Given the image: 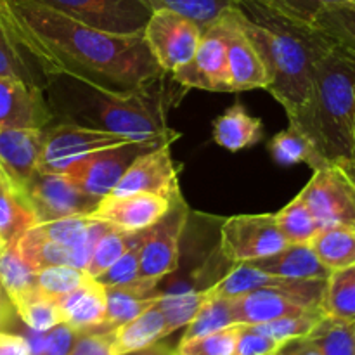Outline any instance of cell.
<instances>
[{
	"mask_svg": "<svg viewBox=\"0 0 355 355\" xmlns=\"http://www.w3.org/2000/svg\"><path fill=\"white\" fill-rule=\"evenodd\" d=\"M0 17L44 76L68 73L127 92L165 75L146 45L144 31L116 35L97 30L35 0H0Z\"/></svg>",
	"mask_w": 355,
	"mask_h": 355,
	"instance_id": "6da1fadb",
	"label": "cell"
},
{
	"mask_svg": "<svg viewBox=\"0 0 355 355\" xmlns=\"http://www.w3.org/2000/svg\"><path fill=\"white\" fill-rule=\"evenodd\" d=\"M165 73L149 85L127 92L104 89L68 73L45 76L44 97L54 121L111 132L135 142H175L179 132L166 125L177 92Z\"/></svg>",
	"mask_w": 355,
	"mask_h": 355,
	"instance_id": "7a4b0ae2",
	"label": "cell"
},
{
	"mask_svg": "<svg viewBox=\"0 0 355 355\" xmlns=\"http://www.w3.org/2000/svg\"><path fill=\"white\" fill-rule=\"evenodd\" d=\"M236 16L246 37L259 51L269 90L293 120L309 103L319 55L331 40L312 24L284 16L262 0H236Z\"/></svg>",
	"mask_w": 355,
	"mask_h": 355,
	"instance_id": "3957f363",
	"label": "cell"
},
{
	"mask_svg": "<svg viewBox=\"0 0 355 355\" xmlns=\"http://www.w3.org/2000/svg\"><path fill=\"white\" fill-rule=\"evenodd\" d=\"M290 127L328 163L355 158V58L331 42L319 55L309 103Z\"/></svg>",
	"mask_w": 355,
	"mask_h": 355,
	"instance_id": "277c9868",
	"label": "cell"
},
{
	"mask_svg": "<svg viewBox=\"0 0 355 355\" xmlns=\"http://www.w3.org/2000/svg\"><path fill=\"white\" fill-rule=\"evenodd\" d=\"M300 196L318 220L319 229H355V182L338 163H326L315 168Z\"/></svg>",
	"mask_w": 355,
	"mask_h": 355,
	"instance_id": "5b68a950",
	"label": "cell"
},
{
	"mask_svg": "<svg viewBox=\"0 0 355 355\" xmlns=\"http://www.w3.org/2000/svg\"><path fill=\"white\" fill-rule=\"evenodd\" d=\"M127 142L132 141L111 132L94 130L68 121H55L44 128V146L38 172L62 173L69 165L90 153L116 148Z\"/></svg>",
	"mask_w": 355,
	"mask_h": 355,
	"instance_id": "8992f818",
	"label": "cell"
},
{
	"mask_svg": "<svg viewBox=\"0 0 355 355\" xmlns=\"http://www.w3.org/2000/svg\"><path fill=\"white\" fill-rule=\"evenodd\" d=\"M203 30L194 21L170 9L153 10L144 26V40L165 73H175L196 54Z\"/></svg>",
	"mask_w": 355,
	"mask_h": 355,
	"instance_id": "52a82bcc",
	"label": "cell"
},
{
	"mask_svg": "<svg viewBox=\"0 0 355 355\" xmlns=\"http://www.w3.org/2000/svg\"><path fill=\"white\" fill-rule=\"evenodd\" d=\"M83 24L116 35L142 33L153 14L148 0H35Z\"/></svg>",
	"mask_w": 355,
	"mask_h": 355,
	"instance_id": "ba28073f",
	"label": "cell"
},
{
	"mask_svg": "<svg viewBox=\"0 0 355 355\" xmlns=\"http://www.w3.org/2000/svg\"><path fill=\"white\" fill-rule=\"evenodd\" d=\"M274 215H236L220 227V253L232 266L274 255L286 246Z\"/></svg>",
	"mask_w": 355,
	"mask_h": 355,
	"instance_id": "9c48e42d",
	"label": "cell"
},
{
	"mask_svg": "<svg viewBox=\"0 0 355 355\" xmlns=\"http://www.w3.org/2000/svg\"><path fill=\"white\" fill-rule=\"evenodd\" d=\"M38 224L69 217H87L103 198L92 196L73 186L62 173L38 172L23 187Z\"/></svg>",
	"mask_w": 355,
	"mask_h": 355,
	"instance_id": "30bf717a",
	"label": "cell"
},
{
	"mask_svg": "<svg viewBox=\"0 0 355 355\" xmlns=\"http://www.w3.org/2000/svg\"><path fill=\"white\" fill-rule=\"evenodd\" d=\"M159 144H163V142L132 141L123 146H116V148L90 153L73 165H69L62 172V175L83 193L104 198L114 189L118 180L121 179V175L127 172L128 166L139 155ZM165 144H168V142H165Z\"/></svg>",
	"mask_w": 355,
	"mask_h": 355,
	"instance_id": "8fae6325",
	"label": "cell"
},
{
	"mask_svg": "<svg viewBox=\"0 0 355 355\" xmlns=\"http://www.w3.org/2000/svg\"><path fill=\"white\" fill-rule=\"evenodd\" d=\"M189 207L182 196L170 203L168 211L149 229L141 250L139 277L162 281L179 266L180 239L186 231Z\"/></svg>",
	"mask_w": 355,
	"mask_h": 355,
	"instance_id": "7c38bea8",
	"label": "cell"
},
{
	"mask_svg": "<svg viewBox=\"0 0 355 355\" xmlns=\"http://www.w3.org/2000/svg\"><path fill=\"white\" fill-rule=\"evenodd\" d=\"M172 76L186 89L234 92L227 68V40L222 16L205 28L194 58L172 73Z\"/></svg>",
	"mask_w": 355,
	"mask_h": 355,
	"instance_id": "4fadbf2b",
	"label": "cell"
},
{
	"mask_svg": "<svg viewBox=\"0 0 355 355\" xmlns=\"http://www.w3.org/2000/svg\"><path fill=\"white\" fill-rule=\"evenodd\" d=\"M255 290L283 291V293L293 295L311 307L322 311L326 279H286V277L272 276V274L255 269L250 263H238L214 286L207 288V293L210 297L234 298Z\"/></svg>",
	"mask_w": 355,
	"mask_h": 355,
	"instance_id": "5bb4252c",
	"label": "cell"
},
{
	"mask_svg": "<svg viewBox=\"0 0 355 355\" xmlns=\"http://www.w3.org/2000/svg\"><path fill=\"white\" fill-rule=\"evenodd\" d=\"M170 146L172 144H159L139 155L107 196L149 193L168 201L182 196Z\"/></svg>",
	"mask_w": 355,
	"mask_h": 355,
	"instance_id": "9a60e30c",
	"label": "cell"
},
{
	"mask_svg": "<svg viewBox=\"0 0 355 355\" xmlns=\"http://www.w3.org/2000/svg\"><path fill=\"white\" fill-rule=\"evenodd\" d=\"M227 40V68L231 76L232 90L243 92L252 89H267L269 87V73L260 58L259 51L246 37L241 28L234 7L222 14Z\"/></svg>",
	"mask_w": 355,
	"mask_h": 355,
	"instance_id": "2e32d148",
	"label": "cell"
},
{
	"mask_svg": "<svg viewBox=\"0 0 355 355\" xmlns=\"http://www.w3.org/2000/svg\"><path fill=\"white\" fill-rule=\"evenodd\" d=\"M170 203L172 201L166 198L149 193L104 196L89 217L106 222L121 231L137 232L153 227L168 211Z\"/></svg>",
	"mask_w": 355,
	"mask_h": 355,
	"instance_id": "e0dca14e",
	"label": "cell"
},
{
	"mask_svg": "<svg viewBox=\"0 0 355 355\" xmlns=\"http://www.w3.org/2000/svg\"><path fill=\"white\" fill-rule=\"evenodd\" d=\"M44 146V128L0 127V170L23 191L37 173Z\"/></svg>",
	"mask_w": 355,
	"mask_h": 355,
	"instance_id": "ac0fdd59",
	"label": "cell"
},
{
	"mask_svg": "<svg viewBox=\"0 0 355 355\" xmlns=\"http://www.w3.org/2000/svg\"><path fill=\"white\" fill-rule=\"evenodd\" d=\"M54 121L40 89L0 75V127L45 128Z\"/></svg>",
	"mask_w": 355,
	"mask_h": 355,
	"instance_id": "d6986e66",
	"label": "cell"
},
{
	"mask_svg": "<svg viewBox=\"0 0 355 355\" xmlns=\"http://www.w3.org/2000/svg\"><path fill=\"white\" fill-rule=\"evenodd\" d=\"M234 324L253 326L276 321L286 315H300L307 312H322L304 304L293 295L277 290H255L239 297L229 298Z\"/></svg>",
	"mask_w": 355,
	"mask_h": 355,
	"instance_id": "ffe728a7",
	"label": "cell"
},
{
	"mask_svg": "<svg viewBox=\"0 0 355 355\" xmlns=\"http://www.w3.org/2000/svg\"><path fill=\"white\" fill-rule=\"evenodd\" d=\"M106 286L89 277L82 286L55 298L62 314V322L76 335L97 331L106 319Z\"/></svg>",
	"mask_w": 355,
	"mask_h": 355,
	"instance_id": "44dd1931",
	"label": "cell"
},
{
	"mask_svg": "<svg viewBox=\"0 0 355 355\" xmlns=\"http://www.w3.org/2000/svg\"><path fill=\"white\" fill-rule=\"evenodd\" d=\"M255 269L286 279H328L331 270L326 269L315 257L309 243L286 245L274 255L248 262Z\"/></svg>",
	"mask_w": 355,
	"mask_h": 355,
	"instance_id": "7402d4cb",
	"label": "cell"
},
{
	"mask_svg": "<svg viewBox=\"0 0 355 355\" xmlns=\"http://www.w3.org/2000/svg\"><path fill=\"white\" fill-rule=\"evenodd\" d=\"M111 336H113L111 340L113 355H130L162 342L168 335H166V322L162 311L158 305H153L135 319L113 329Z\"/></svg>",
	"mask_w": 355,
	"mask_h": 355,
	"instance_id": "603a6c76",
	"label": "cell"
},
{
	"mask_svg": "<svg viewBox=\"0 0 355 355\" xmlns=\"http://www.w3.org/2000/svg\"><path fill=\"white\" fill-rule=\"evenodd\" d=\"M263 139V123L252 116L241 103H234L214 121V141L231 153L252 148Z\"/></svg>",
	"mask_w": 355,
	"mask_h": 355,
	"instance_id": "cb8c5ba5",
	"label": "cell"
},
{
	"mask_svg": "<svg viewBox=\"0 0 355 355\" xmlns=\"http://www.w3.org/2000/svg\"><path fill=\"white\" fill-rule=\"evenodd\" d=\"M38 222L23 191L9 182L0 170V238L3 245H14Z\"/></svg>",
	"mask_w": 355,
	"mask_h": 355,
	"instance_id": "d4e9b609",
	"label": "cell"
},
{
	"mask_svg": "<svg viewBox=\"0 0 355 355\" xmlns=\"http://www.w3.org/2000/svg\"><path fill=\"white\" fill-rule=\"evenodd\" d=\"M0 75L19 80L44 92L45 76L37 62L24 52L0 17Z\"/></svg>",
	"mask_w": 355,
	"mask_h": 355,
	"instance_id": "484cf974",
	"label": "cell"
},
{
	"mask_svg": "<svg viewBox=\"0 0 355 355\" xmlns=\"http://www.w3.org/2000/svg\"><path fill=\"white\" fill-rule=\"evenodd\" d=\"M311 248L322 266L329 270L343 269L355 263V229L326 227L311 239Z\"/></svg>",
	"mask_w": 355,
	"mask_h": 355,
	"instance_id": "4316f807",
	"label": "cell"
},
{
	"mask_svg": "<svg viewBox=\"0 0 355 355\" xmlns=\"http://www.w3.org/2000/svg\"><path fill=\"white\" fill-rule=\"evenodd\" d=\"M267 149H269L274 162L283 166H293L305 163L312 170H315L328 163L315 151L312 142L302 132H298L293 127H288L286 130L274 135L269 141Z\"/></svg>",
	"mask_w": 355,
	"mask_h": 355,
	"instance_id": "83f0119b",
	"label": "cell"
},
{
	"mask_svg": "<svg viewBox=\"0 0 355 355\" xmlns=\"http://www.w3.org/2000/svg\"><path fill=\"white\" fill-rule=\"evenodd\" d=\"M312 26L355 58V2L333 3L319 10Z\"/></svg>",
	"mask_w": 355,
	"mask_h": 355,
	"instance_id": "f1b7e54d",
	"label": "cell"
},
{
	"mask_svg": "<svg viewBox=\"0 0 355 355\" xmlns=\"http://www.w3.org/2000/svg\"><path fill=\"white\" fill-rule=\"evenodd\" d=\"M0 284L12 304L37 290V270L31 269L30 263L23 259L17 243L6 246L0 252Z\"/></svg>",
	"mask_w": 355,
	"mask_h": 355,
	"instance_id": "f546056e",
	"label": "cell"
},
{
	"mask_svg": "<svg viewBox=\"0 0 355 355\" xmlns=\"http://www.w3.org/2000/svg\"><path fill=\"white\" fill-rule=\"evenodd\" d=\"M322 312L331 318L355 321V263L329 272L322 298Z\"/></svg>",
	"mask_w": 355,
	"mask_h": 355,
	"instance_id": "4dcf8cb0",
	"label": "cell"
},
{
	"mask_svg": "<svg viewBox=\"0 0 355 355\" xmlns=\"http://www.w3.org/2000/svg\"><path fill=\"white\" fill-rule=\"evenodd\" d=\"M307 340L322 355H355V321L324 314Z\"/></svg>",
	"mask_w": 355,
	"mask_h": 355,
	"instance_id": "1f68e13d",
	"label": "cell"
},
{
	"mask_svg": "<svg viewBox=\"0 0 355 355\" xmlns=\"http://www.w3.org/2000/svg\"><path fill=\"white\" fill-rule=\"evenodd\" d=\"M162 293L155 297H139L121 286L106 288V319L97 331H113L118 326L132 321L142 312L151 309L159 300Z\"/></svg>",
	"mask_w": 355,
	"mask_h": 355,
	"instance_id": "d6a6232c",
	"label": "cell"
},
{
	"mask_svg": "<svg viewBox=\"0 0 355 355\" xmlns=\"http://www.w3.org/2000/svg\"><path fill=\"white\" fill-rule=\"evenodd\" d=\"M16 314L21 321L37 333H47L55 326L62 324V314L55 298L47 297L40 290H33L14 302Z\"/></svg>",
	"mask_w": 355,
	"mask_h": 355,
	"instance_id": "836d02e7",
	"label": "cell"
},
{
	"mask_svg": "<svg viewBox=\"0 0 355 355\" xmlns=\"http://www.w3.org/2000/svg\"><path fill=\"white\" fill-rule=\"evenodd\" d=\"M146 232L137 231V232H127L121 231V229H116L111 225L106 232L99 238V241L94 246V252L90 255L89 263L85 267V272L89 274L90 277L97 279L103 272H106L139 238Z\"/></svg>",
	"mask_w": 355,
	"mask_h": 355,
	"instance_id": "e575fe53",
	"label": "cell"
},
{
	"mask_svg": "<svg viewBox=\"0 0 355 355\" xmlns=\"http://www.w3.org/2000/svg\"><path fill=\"white\" fill-rule=\"evenodd\" d=\"M17 248L33 270L51 266H71V252L68 246L51 241L42 236L37 227H31L21 236Z\"/></svg>",
	"mask_w": 355,
	"mask_h": 355,
	"instance_id": "d590c367",
	"label": "cell"
},
{
	"mask_svg": "<svg viewBox=\"0 0 355 355\" xmlns=\"http://www.w3.org/2000/svg\"><path fill=\"white\" fill-rule=\"evenodd\" d=\"M274 218H276L277 227H279L281 234L284 236L288 245L311 243V239L321 231L318 220L309 210L307 203L302 200L300 194L295 200H291L283 210L277 211Z\"/></svg>",
	"mask_w": 355,
	"mask_h": 355,
	"instance_id": "8d00e7d4",
	"label": "cell"
},
{
	"mask_svg": "<svg viewBox=\"0 0 355 355\" xmlns=\"http://www.w3.org/2000/svg\"><path fill=\"white\" fill-rule=\"evenodd\" d=\"M229 326H234V319H232L231 312V300L224 297H210L208 295L207 302L201 305V309L194 315L193 321L186 326V333H184L180 343L203 338V336L220 331V329L229 328Z\"/></svg>",
	"mask_w": 355,
	"mask_h": 355,
	"instance_id": "74e56055",
	"label": "cell"
},
{
	"mask_svg": "<svg viewBox=\"0 0 355 355\" xmlns=\"http://www.w3.org/2000/svg\"><path fill=\"white\" fill-rule=\"evenodd\" d=\"M207 290H186L179 293H162L158 309L162 311L166 322V335H172L179 328L189 324L194 315L207 302Z\"/></svg>",
	"mask_w": 355,
	"mask_h": 355,
	"instance_id": "f35d334b",
	"label": "cell"
},
{
	"mask_svg": "<svg viewBox=\"0 0 355 355\" xmlns=\"http://www.w3.org/2000/svg\"><path fill=\"white\" fill-rule=\"evenodd\" d=\"M153 10L170 9L189 17L201 30L210 26L227 9L234 6L236 0H148Z\"/></svg>",
	"mask_w": 355,
	"mask_h": 355,
	"instance_id": "ab89813d",
	"label": "cell"
},
{
	"mask_svg": "<svg viewBox=\"0 0 355 355\" xmlns=\"http://www.w3.org/2000/svg\"><path fill=\"white\" fill-rule=\"evenodd\" d=\"M322 315H324V312H307V314L300 315H286V318L263 322V324H253L250 328L269 336V338L276 340V342L283 343V345H288V343L295 342V340L307 338L312 329L315 328V324L321 321Z\"/></svg>",
	"mask_w": 355,
	"mask_h": 355,
	"instance_id": "60d3db41",
	"label": "cell"
},
{
	"mask_svg": "<svg viewBox=\"0 0 355 355\" xmlns=\"http://www.w3.org/2000/svg\"><path fill=\"white\" fill-rule=\"evenodd\" d=\"M89 274L73 266H51L37 270V288L47 297L59 298L82 286Z\"/></svg>",
	"mask_w": 355,
	"mask_h": 355,
	"instance_id": "b9f144b4",
	"label": "cell"
},
{
	"mask_svg": "<svg viewBox=\"0 0 355 355\" xmlns=\"http://www.w3.org/2000/svg\"><path fill=\"white\" fill-rule=\"evenodd\" d=\"M239 328L241 324L229 326V328L211 333L203 338L179 343L177 355H234Z\"/></svg>",
	"mask_w": 355,
	"mask_h": 355,
	"instance_id": "7bdbcfd3",
	"label": "cell"
},
{
	"mask_svg": "<svg viewBox=\"0 0 355 355\" xmlns=\"http://www.w3.org/2000/svg\"><path fill=\"white\" fill-rule=\"evenodd\" d=\"M151 229V227H149ZM149 229H146L144 234L106 270V272L101 274L97 277L103 286L110 288V286H121V284L132 283L139 277V263H141V250L142 245H144L146 238L149 234Z\"/></svg>",
	"mask_w": 355,
	"mask_h": 355,
	"instance_id": "ee69618b",
	"label": "cell"
},
{
	"mask_svg": "<svg viewBox=\"0 0 355 355\" xmlns=\"http://www.w3.org/2000/svg\"><path fill=\"white\" fill-rule=\"evenodd\" d=\"M92 224V217H69L61 218V220L44 222V224H37L35 227L38 229L42 236H45L51 241L59 243V245L68 246L71 252L73 246L85 236L87 229Z\"/></svg>",
	"mask_w": 355,
	"mask_h": 355,
	"instance_id": "f6af8a7d",
	"label": "cell"
},
{
	"mask_svg": "<svg viewBox=\"0 0 355 355\" xmlns=\"http://www.w3.org/2000/svg\"><path fill=\"white\" fill-rule=\"evenodd\" d=\"M262 2L274 7L284 16H290L293 19L302 21V23L312 24L319 10H322L324 7L333 6V3L355 2V0H262Z\"/></svg>",
	"mask_w": 355,
	"mask_h": 355,
	"instance_id": "bcb514c9",
	"label": "cell"
},
{
	"mask_svg": "<svg viewBox=\"0 0 355 355\" xmlns=\"http://www.w3.org/2000/svg\"><path fill=\"white\" fill-rule=\"evenodd\" d=\"M286 345L255 331L250 326L239 328L234 355H277Z\"/></svg>",
	"mask_w": 355,
	"mask_h": 355,
	"instance_id": "7dc6e473",
	"label": "cell"
},
{
	"mask_svg": "<svg viewBox=\"0 0 355 355\" xmlns=\"http://www.w3.org/2000/svg\"><path fill=\"white\" fill-rule=\"evenodd\" d=\"M111 331H89L76 336L71 352L75 355H113Z\"/></svg>",
	"mask_w": 355,
	"mask_h": 355,
	"instance_id": "c3c4849f",
	"label": "cell"
},
{
	"mask_svg": "<svg viewBox=\"0 0 355 355\" xmlns=\"http://www.w3.org/2000/svg\"><path fill=\"white\" fill-rule=\"evenodd\" d=\"M76 336L78 335L64 322L55 326L51 331L44 333V345H42L40 355H68L71 352Z\"/></svg>",
	"mask_w": 355,
	"mask_h": 355,
	"instance_id": "681fc988",
	"label": "cell"
},
{
	"mask_svg": "<svg viewBox=\"0 0 355 355\" xmlns=\"http://www.w3.org/2000/svg\"><path fill=\"white\" fill-rule=\"evenodd\" d=\"M0 355H31L28 340L24 336L0 331Z\"/></svg>",
	"mask_w": 355,
	"mask_h": 355,
	"instance_id": "f907efd6",
	"label": "cell"
},
{
	"mask_svg": "<svg viewBox=\"0 0 355 355\" xmlns=\"http://www.w3.org/2000/svg\"><path fill=\"white\" fill-rule=\"evenodd\" d=\"M277 355H322V352L307 338H302L288 343Z\"/></svg>",
	"mask_w": 355,
	"mask_h": 355,
	"instance_id": "816d5d0a",
	"label": "cell"
},
{
	"mask_svg": "<svg viewBox=\"0 0 355 355\" xmlns=\"http://www.w3.org/2000/svg\"><path fill=\"white\" fill-rule=\"evenodd\" d=\"M14 315H17L16 309H14V305H12V302H10L9 295L6 293L3 286L0 284V326H2V328L9 326Z\"/></svg>",
	"mask_w": 355,
	"mask_h": 355,
	"instance_id": "f5cc1de1",
	"label": "cell"
},
{
	"mask_svg": "<svg viewBox=\"0 0 355 355\" xmlns=\"http://www.w3.org/2000/svg\"><path fill=\"white\" fill-rule=\"evenodd\" d=\"M135 355H177V349L172 350L168 345L155 343V345L148 347V349L141 350V352H135Z\"/></svg>",
	"mask_w": 355,
	"mask_h": 355,
	"instance_id": "db71d44e",
	"label": "cell"
},
{
	"mask_svg": "<svg viewBox=\"0 0 355 355\" xmlns=\"http://www.w3.org/2000/svg\"><path fill=\"white\" fill-rule=\"evenodd\" d=\"M338 163L340 166H342L343 170L347 172V175L350 177V179L355 182V158H350V159H342V162H335Z\"/></svg>",
	"mask_w": 355,
	"mask_h": 355,
	"instance_id": "11a10c76",
	"label": "cell"
},
{
	"mask_svg": "<svg viewBox=\"0 0 355 355\" xmlns=\"http://www.w3.org/2000/svg\"><path fill=\"white\" fill-rule=\"evenodd\" d=\"M6 248V245H3V241H2V238H0V252H2V250Z\"/></svg>",
	"mask_w": 355,
	"mask_h": 355,
	"instance_id": "9f6ffc18",
	"label": "cell"
},
{
	"mask_svg": "<svg viewBox=\"0 0 355 355\" xmlns=\"http://www.w3.org/2000/svg\"><path fill=\"white\" fill-rule=\"evenodd\" d=\"M68 355H75V354H73V352H69V354H68Z\"/></svg>",
	"mask_w": 355,
	"mask_h": 355,
	"instance_id": "6f0895ef",
	"label": "cell"
},
{
	"mask_svg": "<svg viewBox=\"0 0 355 355\" xmlns=\"http://www.w3.org/2000/svg\"><path fill=\"white\" fill-rule=\"evenodd\" d=\"M2 329H3V328H2V326H0V331H2Z\"/></svg>",
	"mask_w": 355,
	"mask_h": 355,
	"instance_id": "680465c9",
	"label": "cell"
}]
</instances>
